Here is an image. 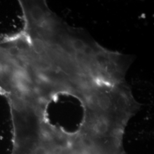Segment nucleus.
<instances>
[{
    "mask_svg": "<svg viewBox=\"0 0 154 154\" xmlns=\"http://www.w3.org/2000/svg\"><path fill=\"white\" fill-rule=\"evenodd\" d=\"M71 44L74 49L77 51H82L85 44L80 39L71 38Z\"/></svg>",
    "mask_w": 154,
    "mask_h": 154,
    "instance_id": "1",
    "label": "nucleus"
}]
</instances>
